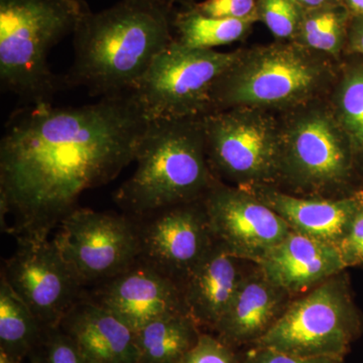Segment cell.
I'll return each mask as SVG.
<instances>
[{
	"label": "cell",
	"instance_id": "6da1fadb",
	"mask_svg": "<svg viewBox=\"0 0 363 363\" xmlns=\"http://www.w3.org/2000/svg\"><path fill=\"white\" fill-rule=\"evenodd\" d=\"M147 117L130 93L97 104H30L11 116L0 142V220L7 233L49 238L80 196L135 162Z\"/></svg>",
	"mask_w": 363,
	"mask_h": 363
},
{
	"label": "cell",
	"instance_id": "7a4b0ae2",
	"mask_svg": "<svg viewBox=\"0 0 363 363\" xmlns=\"http://www.w3.org/2000/svg\"><path fill=\"white\" fill-rule=\"evenodd\" d=\"M175 13L164 0H121L90 11L74 33L75 58L64 84L102 98L131 92L173 43Z\"/></svg>",
	"mask_w": 363,
	"mask_h": 363
},
{
	"label": "cell",
	"instance_id": "3957f363",
	"mask_svg": "<svg viewBox=\"0 0 363 363\" xmlns=\"http://www.w3.org/2000/svg\"><path fill=\"white\" fill-rule=\"evenodd\" d=\"M135 162V173L117 189L114 201L135 219L204 199L217 182L203 116L149 121Z\"/></svg>",
	"mask_w": 363,
	"mask_h": 363
},
{
	"label": "cell",
	"instance_id": "277c9868",
	"mask_svg": "<svg viewBox=\"0 0 363 363\" xmlns=\"http://www.w3.org/2000/svg\"><path fill=\"white\" fill-rule=\"evenodd\" d=\"M338 62L294 42L241 50L212 92V112L234 107L290 111L328 96Z\"/></svg>",
	"mask_w": 363,
	"mask_h": 363
},
{
	"label": "cell",
	"instance_id": "5b68a950",
	"mask_svg": "<svg viewBox=\"0 0 363 363\" xmlns=\"http://www.w3.org/2000/svg\"><path fill=\"white\" fill-rule=\"evenodd\" d=\"M85 0H0V82L30 104L50 102L65 86L50 52L90 13Z\"/></svg>",
	"mask_w": 363,
	"mask_h": 363
},
{
	"label": "cell",
	"instance_id": "8992f818",
	"mask_svg": "<svg viewBox=\"0 0 363 363\" xmlns=\"http://www.w3.org/2000/svg\"><path fill=\"white\" fill-rule=\"evenodd\" d=\"M355 159L328 100L286 112L281 121L279 181L297 190L327 192L350 180Z\"/></svg>",
	"mask_w": 363,
	"mask_h": 363
},
{
	"label": "cell",
	"instance_id": "52a82bcc",
	"mask_svg": "<svg viewBox=\"0 0 363 363\" xmlns=\"http://www.w3.org/2000/svg\"><path fill=\"white\" fill-rule=\"evenodd\" d=\"M241 50L190 49L173 40L131 91L147 121L202 117L212 112V92Z\"/></svg>",
	"mask_w": 363,
	"mask_h": 363
},
{
	"label": "cell",
	"instance_id": "ba28073f",
	"mask_svg": "<svg viewBox=\"0 0 363 363\" xmlns=\"http://www.w3.org/2000/svg\"><path fill=\"white\" fill-rule=\"evenodd\" d=\"M358 331L347 284L337 274L290 303L253 345L302 357L343 358Z\"/></svg>",
	"mask_w": 363,
	"mask_h": 363
},
{
	"label": "cell",
	"instance_id": "9c48e42d",
	"mask_svg": "<svg viewBox=\"0 0 363 363\" xmlns=\"http://www.w3.org/2000/svg\"><path fill=\"white\" fill-rule=\"evenodd\" d=\"M210 168L238 187L272 186L279 179L281 121L271 111L234 107L203 116Z\"/></svg>",
	"mask_w": 363,
	"mask_h": 363
},
{
	"label": "cell",
	"instance_id": "30bf717a",
	"mask_svg": "<svg viewBox=\"0 0 363 363\" xmlns=\"http://www.w3.org/2000/svg\"><path fill=\"white\" fill-rule=\"evenodd\" d=\"M52 240L84 288L114 278L140 257L138 220L128 214L77 207L61 221Z\"/></svg>",
	"mask_w": 363,
	"mask_h": 363
},
{
	"label": "cell",
	"instance_id": "8fae6325",
	"mask_svg": "<svg viewBox=\"0 0 363 363\" xmlns=\"http://www.w3.org/2000/svg\"><path fill=\"white\" fill-rule=\"evenodd\" d=\"M0 277L45 329L58 327L85 295L84 286L49 238H18V248L4 262Z\"/></svg>",
	"mask_w": 363,
	"mask_h": 363
},
{
	"label": "cell",
	"instance_id": "7c38bea8",
	"mask_svg": "<svg viewBox=\"0 0 363 363\" xmlns=\"http://www.w3.org/2000/svg\"><path fill=\"white\" fill-rule=\"evenodd\" d=\"M203 202L214 240L243 260L259 264L292 231L245 188L228 187L217 181Z\"/></svg>",
	"mask_w": 363,
	"mask_h": 363
},
{
	"label": "cell",
	"instance_id": "4fadbf2b",
	"mask_svg": "<svg viewBox=\"0 0 363 363\" xmlns=\"http://www.w3.org/2000/svg\"><path fill=\"white\" fill-rule=\"evenodd\" d=\"M136 220L140 245L138 259L180 286L215 242L203 199L167 208Z\"/></svg>",
	"mask_w": 363,
	"mask_h": 363
},
{
	"label": "cell",
	"instance_id": "5bb4252c",
	"mask_svg": "<svg viewBox=\"0 0 363 363\" xmlns=\"http://www.w3.org/2000/svg\"><path fill=\"white\" fill-rule=\"evenodd\" d=\"M87 297L121 318L135 332L157 318L187 312L181 286L140 259L97 285Z\"/></svg>",
	"mask_w": 363,
	"mask_h": 363
},
{
	"label": "cell",
	"instance_id": "9a60e30c",
	"mask_svg": "<svg viewBox=\"0 0 363 363\" xmlns=\"http://www.w3.org/2000/svg\"><path fill=\"white\" fill-rule=\"evenodd\" d=\"M279 214L294 233L339 247L357 212L362 192L342 198L298 197L272 186L242 187Z\"/></svg>",
	"mask_w": 363,
	"mask_h": 363
},
{
	"label": "cell",
	"instance_id": "2e32d148",
	"mask_svg": "<svg viewBox=\"0 0 363 363\" xmlns=\"http://www.w3.org/2000/svg\"><path fill=\"white\" fill-rule=\"evenodd\" d=\"M257 267L272 284L290 295L315 288L346 267L337 247L293 230Z\"/></svg>",
	"mask_w": 363,
	"mask_h": 363
},
{
	"label": "cell",
	"instance_id": "e0dca14e",
	"mask_svg": "<svg viewBox=\"0 0 363 363\" xmlns=\"http://www.w3.org/2000/svg\"><path fill=\"white\" fill-rule=\"evenodd\" d=\"M59 327L87 363H140L135 332L87 295L71 308Z\"/></svg>",
	"mask_w": 363,
	"mask_h": 363
},
{
	"label": "cell",
	"instance_id": "ac0fdd59",
	"mask_svg": "<svg viewBox=\"0 0 363 363\" xmlns=\"http://www.w3.org/2000/svg\"><path fill=\"white\" fill-rule=\"evenodd\" d=\"M241 259L215 241L181 285L184 305L200 328L214 331L245 274Z\"/></svg>",
	"mask_w": 363,
	"mask_h": 363
},
{
	"label": "cell",
	"instance_id": "d6986e66",
	"mask_svg": "<svg viewBox=\"0 0 363 363\" xmlns=\"http://www.w3.org/2000/svg\"><path fill=\"white\" fill-rule=\"evenodd\" d=\"M289 295L272 284L259 269L245 274L214 329L217 337L231 347L257 343L288 307Z\"/></svg>",
	"mask_w": 363,
	"mask_h": 363
},
{
	"label": "cell",
	"instance_id": "ffe728a7",
	"mask_svg": "<svg viewBox=\"0 0 363 363\" xmlns=\"http://www.w3.org/2000/svg\"><path fill=\"white\" fill-rule=\"evenodd\" d=\"M140 363H177L202 334L187 312L166 315L135 332Z\"/></svg>",
	"mask_w": 363,
	"mask_h": 363
},
{
	"label": "cell",
	"instance_id": "44dd1931",
	"mask_svg": "<svg viewBox=\"0 0 363 363\" xmlns=\"http://www.w3.org/2000/svg\"><path fill=\"white\" fill-rule=\"evenodd\" d=\"M45 330L32 310L0 277V351L21 363L39 350Z\"/></svg>",
	"mask_w": 363,
	"mask_h": 363
},
{
	"label": "cell",
	"instance_id": "7402d4cb",
	"mask_svg": "<svg viewBox=\"0 0 363 363\" xmlns=\"http://www.w3.org/2000/svg\"><path fill=\"white\" fill-rule=\"evenodd\" d=\"M347 57L339 64L328 102L358 157L363 156V57Z\"/></svg>",
	"mask_w": 363,
	"mask_h": 363
},
{
	"label": "cell",
	"instance_id": "603a6c76",
	"mask_svg": "<svg viewBox=\"0 0 363 363\" xmlns=\"http://www.w3.org/2000/svg\"><path fill=\"white\" fill-rule=\"evenodd\" d=\"M255 21L203 16L192 6L176 11L174 40L190 49L214 50L245 39Z\"/></svg>",
	"mask_w": 363,
	"mask_h": 363
},
{
	"label": "cell",
	"instance_id": "cb8c5ba5",
	"mask_svg": "<svg viewBox=\"0 0 363 363\" xmlns=\"http://www.w3.org/2000/svg\"><path fill=\"white\" fill-rule=\"evenodd\" d=\"M351 16L344 4L305 11L293 42L340 63L345 56Z\"/></svg>",
	"mask_w": 363,
	"mask_h": 363
},
{
	"label": "cell",
	"instance_id": "d4e9b609",
	"mask_svg": "<svg viewBox=\"0 0 363 363\" xmlns=\"http://www.w3.org/2000/svg\"><path fill=\"white\" fill-rule=\"evenodd\" d=\"M305 9L295 0H257V21H262L278 42H293Z\"/></svg>",
	"mask_w": 363,
	"mask_h": 363
},
{
	"label": "cell",
	"instance_id": "484cf974",
	"mask_svg": "<svg viewBox=\"0 0 363 363\" xmlns=\"http://www.w3.org/2000/svg\"><path fill=\"white\" fill-rule=\"evenodd\" d=\"M38 355L43 363H87L77 345L60 327L45 330Z\"/></svg>",
	"mask_w": 363,
	"mask_h": 363
},
{
	"label": "cell",
	"instance_id": "4316f807",
	"mask_svg": "<svg viewBox=\"0 0 363 363\" xmlns=\"http://www.w3.org/2000/svg\"><path fill=\"white\" fill-rule=\"evenodd\" d=\"M177 363H240L233 347L217 336L202 332L194 347Z\"/></svg>",
	"mask_w": 363,
	"mask_h": 363
},
{
	"label": "cell",
	"instance_id": "83f0119b",
	"mask_svg": "<svg viewBox=\"0 0 363 363\" xmlns=\"http://www.w3.org/2000/svg\"><path fill=\"white\" fill-rule=\"evenodd\" d=\"M192 7L211 18L257 21V0H204Z\"/></svg>",
	"mask_w": 363,
	"mask_h": 363
},
{
	"label": "cell",
	"instance_id": "f1b7e54d",
	"mask_svg": "<svg viewBox=\"0 0 363 363\" xmlns=\"http://www.w3.org/2000/svg\"><path fill=\"white\" fill-rule=\"evenodd\" d=\"M341 257L346 267L363 264V192L357 212L346 233L339 245Z\"/></svg>",
	"mask_w": 363,
	"mask_h": 363
},
{
	"label": "cell",
	"instance_id": "f546056e",
	"mask_svg": "<svg viewBox=\"0 0 363 363\" xmlns=\"http://www.w3.org/2000/svg\"><path fill=\"white\" fill-rule=\"evenodd\" d=\"M343 358L302 357L289 354L272 348L255 346L248 351L240 363H342Z\"/></svg>",
	"mask_w": 363,
	"mask_h": 363
},
{
	"label": "cell",
	"instance_id": "4dcf8cb0",
	"mask_svg": "<svg viewBox=\"0 0 363 363\" xmlns=\"http://www.w3.org/2000/svg\"><path fill=\"white\" fill-rule=\"evenodd\" d=\"M345 56L363 57V14L351 16Z\"/></svg>",
	"mask_w": 363,
	"mask_h": 363
},
{
	"label": "cell",
	"instance_id": "1f68e13d",
	"mask_svg": "<svg viewBox=\"0 0 363 363\" xmlns=\"http://www.w3.org/2000/svg\"><path fill=\"white\" fill-rule=\"evenodd\" d=\"M295 1H297L305 11L343 4L342 0H295Z\"/></svg>",
	"mask_w": 363,
	"mask_h": 363
},
{
	"label": "cell",
	"instance_id": "d6a6232c",
	"mask_svg": "<svg viewBox=\"0 0 363 363\" xmlns=\"http://www.w3.org/2000/svg\"><path fill=\"white\" fill-rule=\"evenodd\" d=\"M342 1L352 16L363 14V0H342Z\"/></svg>",
	"mask_w": 363,
	"mask_h": 363
},
{
	"label": "cell",
	"instance_id": "836d02e7",
	"mask_svg": "<svg viewBox=\"0 0 363 363\" xmlns=\"http://www.w3.org/2000/svg\"><path fill=\"white\" fill-rule=\"evenodd\" d=\"M0 363H21L16 362L13 358L9 357L4 351H0ZM30 363H33L30 362Z\"/></svg>",
	"mask_w": 363,
	"mask_h": 363
},
{
	"label": "cell",
	"instance_id": "e575fe53",
	"mask_svg": "<svg viewBox=\"0 0 363 363\" xmlns=\"http://www.w3.org/2000/svg\"><path fill=\"white\" fill-rule=\"evenodd\" d=\"M164 1L168 2V4H172V6H175L177 2H180V4L185 6V2H184V0H164Z\"/></svg>",
	"mask_w": 363,
	"mask_h": 363
},
{
	"label": "cell",
	"instance_id": "d590c367",
	"mask_svg": "<svg viewBox=\"0 0 363 363\" xmlns=\"http://www.w3.org/2000/svg\"><path fill=\"white\" fill-rule=\"evenodd\" d=\"M30 362L33 363H43L42 360L40 359V357L35 354H33L32 357H30Z\"/></svg>",
	"mask_w": 363,
	"mask_h": 363
},
{
	"label": "cell",
	"instance_id": "8d00e7d4",
	"mask_svg": "<svg viewBox=\"0 0 363 363\" xmlns=\"http://www.w3.org/2000/svg\"><path fill=\"white\" fill-rule=\"evenodd\" d=\"M184 2H185V6L184 7L192 6L195 4L193 0H184Z\"/></svg>",
	"mask_w": 363,
	"mask_h": 363
}]
</instances>
